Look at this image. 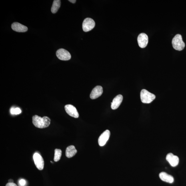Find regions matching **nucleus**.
<instances>
[{"mask_svg":"<svg viewBox=\"0 0 186 186\" xmlns=\"http://www.w3.org/2000/svg\"><path fill=\"white\" fill-rule=\"evenodd\" d=\"M95 26V23L94 20L91 18L86 19L83 22V29L84 31L87 32L91 31Z\"/></svg>","mask_w":186,"mask_h":186,"instance_id":"obj_4","label":"nucleus"},{"mask_svg":"<svg viewBox=\"0 0 186 186\" xmlns=\"http://www.w3.org/2000/svg\"><path fill=\"white\" fill-rule=\"evenodd\" d=\"M58 58L62 61H68L71 58V55L68 51L63 49H60L56 53Z\"/></svg>","mask_w":186,"mask_h":186,"instance_id":"obj_5","label":"nucleus"},{"mask_svg":"<svg viewBox=\"0 0 186 186\" xmlns=\"http://www.w3.org/2000/svg\"><path fill=\"white\" fill-rule=\"evenodd\" d=\"M167 160L172 167H175L178 165L179 159L178 157L172 153L167 154L166 157Z\"/></svg>","mask_w":186,"mask_h":186,"instance_id":"obj_10","label":"nucleus"},{"mask_svg":"<svg viewBox=\"0 0 186 186\" xmlns=\"http://www.w3.org/2000/svg\"><path fill=\"white\" fill-rule=\"evenodd\" d=\"M77 150L74 146L70 145L66 149V155L68 158H71L75 155L77 153Z\"/></svg>","mask_w":186,"mask_h":186,"instance_id":"obj_15","label":"nucleus"},{"mask_svg":"<svg viewBox=\"0 0 186 186\" xmlns=\"http://www.w3.org/2000/svg\"><path fill=\"white\" fill-rule=\"evenodd\" d=\"M6 186H17L16 184L14 183H8Z\"/></svg>","mask_w":186,"mask_h":186,"instance_id":"obj_20","label":"nucleus"},{"mask_svg":"<svg viewBox=\"0 0 186 186\" xmlns=\"http://www.w3.org/2000/svg\"><path fill=\"white\" fill-rule=\"evenodd\" d=\"M103 88L101 86H98L92 91L90 97L92 99H95L100 96L103 93Z\"/></svg>","mask_w":186,"mask_h":186,"instance_id":"obj_11","label":"nucleus"},{"mask_svg":"<svg viewBox=\"0 0 186 186\" xmlns=\"http://www.w3.org/2000/svg\"><path fill=\"white\" fill-rule=\"evenodd\" d=\"M11 28L13 31L17 32L24 33L28 31V28L26 26L17 22L12 24Z\"/></svg>","mask_w":186,"mask_h":186,"instance_id":"obj_12","label":"nucleus"},{"mask_svg":"<svg viewBox=\"0 0 186 186\" xmlns=\"http://www.w3.org/2000/svg\"><path fill=\"white\" fill-rule=\"evenodd\" d=\"M10 112L12 115H19L21 113V109L19 108H12L10 110Z\"/></svg>","mask_w":186,"mask_h":186,"instance_id":"obj_18","label":"nucleus"},{"mask_svg":"<svg viewBox=\"0 0 186 186\" xmlns=\"http://www.w3.org/2000/svg\"><path fill=\"white\" fill-rule=\"evenodd\" d=\"M140 98L142 103L148 104L151 103L155 99V96L147 90L143 89L141 92Z\"/></svg>","mask_w":186,"mask_h":186,"instance_id":"obj_3","label":"nucleus"},{"mask_svg":"<svg viewBox=\"0 0 186 186\" xmlns=\"http://www.w3.org/2000/svg\"><path fill=\"white\" fill-rule=\"evenodd\" d=\"M61 1L60 0H54L51 9V12L53 14L56 13L61 7Z\"/></svg>","mask_w":186,"mask_h":186,"instance_id":"obj_16","label":"nucleus"},{"mask_svg":"<svg viewBox=\"0 0 186 186\" xmlns=\"http://www.w3.org/2000/svg\"><path fill=\"white\" fill-rule=\"evenodd\" d=\"M33 123L36 127L43 129L49 126L51 123V119L47 117L41 118L37 115L33 116Z\"/></svg>","mask_w":186,"mask_h":186,"instance_id":"obj_1","label":"nucleus"},{"mask_svg":"<svg viewBox=\"0 0 186 186\" xmlns=\"http://www.w3.org/2000/svg\"><path fill=\"white\" fill-rule=\"evenodd\" d=\"M137 40L139 47L143 48L146 47L148 43V37L145 33L140 34L138 36Z\"/></svg>","mask_w":186,"mask_h":186,"instance_id":"obj_7","label":"nucleus"},{"mask_svg":"<svg viewBox=\"0 0 186 186\" xmlns=\"http://www.w3.org/2000/svg\"><path fill=\"white\" fill-rule=\"evenodd\" d=\"M62 155L61 150L60 149H56L55 150V156L54 160L55 162L59 161L61 159Z\"/></svg>","mask_w":186,"mask_h":186,"instance_id":"obj_17","label":"nucleus"},{"mask_svg":"<svg viewBox=\"0 0 186 186\" xmlns=\"http://www.w3.org/2000/svg\"><path fill=\"white\" fill-rule=\"evenodd\" d=\"M26 181L24 180L21 179L19 181V183L22 186H24L26 184Z\"/></svg>","mask_w":186,"mask_h":186,"instance_id":"obj_19","label":"nucleus"},{"mask_svg":"<svg viewBox=\"0 0 186 186\" xmlns=\"http://www.w3.org/2000/svg\"><path fill=\"white\" fill-rule=\"evenodd\" d=\"M33 159L37 168L40 170H43L44 165V162L41 155L38 153H35L33 156Z\"/></svg>","mask_w":186,"mask_h":186,"instance_id":"obj_6","label":"nucleus"},{"mask_svg":"<svg viewBox=\"0 0 186 186\" xmlns=\"http://www.w3.org/2000/svg\"><path fill=\"white\" fill-rule=\"evenodd\" d=\"M172 44L174 49L178 51H181L185 47V43L182 40V36L180 34L176 35L172 41Z\"/></svg>","mask_w":186,"mask_h":186,"instance_id":"obj_2","label":"nucleus"},{"mask_svg":"<svg viewBox=\"0 0 186 186\" xmlns=\"http://www.w3.org/2000/svg\"><path fill=\"white\" fill-rule=\"evenodd\" d=\"M69 1L72 3L74 4L76 2V0H69Z\"/></svg>","mask_w":186,"mask_h":186,"instance_id":"obj_21","label":"nucleus"},{"mask_svg":"<svg viewBox=\"0 0 186 186\" xmlns=\"http://www.w3.org/2000/svg\"><path fill=\"white\" fill-rule=\"evenodd\" d=\"M9 183H13L14 181L12 179H9Z\"/></svg>","mask_w":186,"mask_h":186,"instance_id":"obj_22","label":"nucleus"},{"mask_svg":"<svg viewBox=\"0 0 186 186\" xmlns=\"http://www.w3.org/2000/svg\"><path fill=\"white\" fill-rule=\"evenodd\" d=\"M110 135V133L109 130H106L101 134L98 139V143L100 146H104L108 140Z\"/></svg>","mask_w":186,"mask_h":186,"instance_id":"obj_9","label":"nucleus"},{"mask_svg":"<svg viewBox=\"0 0 186 186\" xmlns=\"http://www.w3.org/2000/svg\"><path fill=\"white\" fill-rule=\"evenodd\" d=\"M160 178L164 182L170 183H173L174 181L173 177L165 172H162L159 174Z\"/></svg>","mask_w":186,"mask_h":186,"instance_id":"obj_14","label":"nucleus"},{"mask_svg":"<svg viewBox=\"0 0 186 186\" xmlns=\"http://www.w3.org/2000/svg\"><path fill=\"white\" fill-rule=\"evenodd\" d=\"M65 111L70 116L76 118L79 117V114L77 109L73 105H67L65 107Z\"/></svg>","mask_w":186,"mask_h":186,"instance_id":"obj_8","label":"nucleus"},{"mask_svg":"<svg viewBox=\"0 0 186 186\" xmlns=\"http://www.w3.org/2000/svg\"><path fill=\"white\" fill-rule=\"evenodd\" d=\"M123 95H117L113 99V102L111 103V109L115 110L118 108L123 101Z\"/></svg>","mask_w":186,"mask_h":186,"instance_id":"obj_13","label":"nucleus"}]
</instances>
